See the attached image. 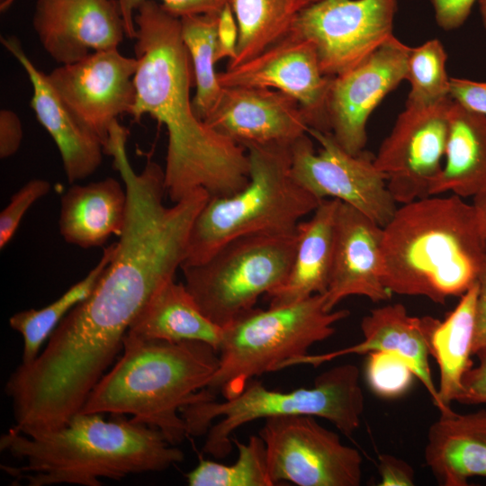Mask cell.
I'll return each instance as SVG.
<instances>
[{
    "label": "cell",
    "instance_id": "d4e9b609",
    "mask_svg": "<svg viewBox=\"0 0 486 486\" xmlns=\"http://www.w3.org/2000/svg\"><path fill=\"white\" fill-rule=\"evenodd\" d=\"M486 190V117L454 101L448 112L445 163L429 195L475 197Z\"/></svg>",
    "mask_w": 486,
    "mask_h": 486
},
{
    "label": "cell",
    "instance_id": "e0dca14e",
    "mask_svg": "<svg viewBox=\"0 0 486 486\" xmlns=\"http://www.w3.org/2000/svg\"><path fill=\"white\" fill-rule=\"evenodd\" d=\"M242 147L292 145L308 134L309 123L292 96L273 88L223 87L218 104L204 121Z\"/></svg>",
    "mask_w": 486,
    "mask_h": 486
},
{
    "label": "cell",
    "instance_id": "52a82bcc",
    "mask_svg": "<svg viewBox=\"0 0 486 486\" xmlns=\"http://www.w3.org/2000/svg\"><path fill=\"white\" fill-rule=\"evenodd\" d=\"M347 310H328L325 295L266 310L252 309L222 328L219 366L206 389L224 399L240 393L247 383L281 370L288 360L309 354L316 343L330 338Z\"/></svg>",
    "mask_w": 486,
    "mask_h": 486
},
{
    "label": "cell",
    "instance_id": "ee69618b",
    "mask_svg": "<svg viewBox=\"0 0 486 486\" xmlns=\"http://www.w3.org/2000/svg\"><path fill=\"white\" fill-rule=\"evenodd\" d=\"M16 0H4L0 2V11L5 12L9 9Z\"/></svg>",
    "mask_w": 486,
    "mask_h": 486
},
{
    "label": "cell",
    "instance_id": "4fadbf2b",
    "mask_svg": "<svg viewBox=\"0 0 486 486\" xmlns=\"http://www.w3.org/2000/svg\"><path fill=\"white\" fill-rule=\"evenodd\" d=\"M138 59L118 48L95 51L83 59L60 65L48 78L79 121L103 142L118 116L130 113L135 103Z\"/></svg>",
    "mask_w": 486,
    "mask_h": 486
},
{
    "label": "cell",
    "instance_id": "ffe728a7",
    "mask_svg": "<svg viewBox=\"0 0 486 486\" xmlns=\"http://www.w3.org/2000/svg\"><path fill=\"white\" fill-rule=\"evenodd\" d=\"M7 51L21 64L31 82V106L42 127L55 142L68 183L94 174L102 163L104 144L76 116L14 36L1 37Z\"/></svg>",
    "mask_w": 486,
    "mask_h": 486
},
{
    "label": "cell",
    "instance_id": "8992f818",
    "mask_svg": "<svg viewBox=\"0 0 486 486\" xmlns=\"http://www.w3.org/2000/svg\"><path fill=\"white\" fill-rule=\"evenodd\" d=\"M364 397L356 365L344 364L320 374L310 388L280 392L250 380L238 395L217 401H199L184 407L181 416L187 436L206 434L202 451L222 459L232 450L231 436L238 428L260 418L307 415L331 422L351 436L360 427Z\"/></svg>",
    "mask_w": 486,
    "mask_h": 486
},
{
    "label": "cell",
    "instance_id": "d6986e66",
    "mask_svg": "<svg viewBox=\"0 0 486 486\" xmlns=\"http://www.w3.org/2000/svg\"><path fill=\"white\" fill-rule=\"evenodd\" d=\"M439 320L410 316L400 303L388 304L372 310L361 321L364 339L345 348L324 354H307L286 361L281 367L296 365L314 367L347 355H364L373 351L392 352L402 357L412 369L415 377L428 391L433 404L438 408L437 388L432 379L428 363L430 338Z\"/></svg>",
    "mask_w": 486,
    "mask_h": 486
},
{
    "label": "cell",
    "instance_id": "83f0119b",
    "mask_svg": "<svg viewBox=\"0 0 486 486\" xmlns=\"http://www.w3.org/2000/svg\"><path fill=\"white\" fill-rule=\"evenodd\" d=\"M115 250L116 243L105 248L100 260L87 274L53 302L41 309L24 310L10 317V327L21 334L23 341L21 364L32 363L39 356L45 340L60 321L91 294L112 261Z\"/></svg>",
    "mask_w": 486,
    "mask_h": 486
},
{
    "label": "cell",
    "instance_id": "9a60e30c",
    "mask_svg": "<svg viewBox=\"0 0 486 486\" xmlns=\"http://www.w3.org/2000/svg\"><path fill=\"white\" fill-rule=\"evenodd\" d=\"M222 87L279 90L301 105L310 128L330 132L327 103L332 77L320 68L313 43L289 32L257 56L218 74Z\"/></svg>",
    "mask_w": 486,
    "mask_h": 486
},
{
    "label": "cell",
    "instance_id": "7bdbcfd3",
    "mask_svg": "<svg viewBox=\"0 0 486 486\" xmlns=\"http://www.w3.org/2000/svg\"><path fill=\"white\" fill-rule=\"evenodd\" d=\"M480 11H481L483 25L486 29V0L480 1Z\"/></svg>",
    "mask_w": 486,
    "mask_h": 486
},
{
    "label": "cell",
    "instance_id": "8fae6325",
    "mask_svg": "<svg viewBox=\"0 0 486 486\" xmlns=\"http://www.w3.org/2000/svg\"><path fill=\"white\" fill-rule=\"evenodd\" d=\"M397 1H313L300 11L290 32L311 41L322 73L335 77L393 36Z\"/></svg>",
    "mask_w": 486,
    "mask_h": 486
},
{
    "label": "cell",
    "instance_id": "cb8c5ba5",
    "mask_svg": "<svg viewBox=\"0 0 486 486\" xmlns=\"http://www.w3.org/2000/svg\"><path fill=\"white\" fill-rule=\"evenodd\" d=\"M126 337L169 342L200 341L218 351L222 328L204 315L184 284L172 279L141 308Z\"/></svg>",
    "mask_w": 486,
    "mask_h": 486
},
{
    "label": "cell",
    "instance_id": "ab89813d",
    "mask_svg": "<svg viewBox=\"0 0 486 486\" xmlns=\"http://www.w3.org/2000/svg\"><path fill=\"white\" fill-rule=\"evenodd\" d=\"M22 140V127L18 115L11 110L0 111V158L14 155Z\"/></svg>",
    "mask_w": 486,
    "mask_h": 486
},
{
    "label": "cell",
    "instance_id": "ba28073f",
    "mask_svg": "<svg viewBox=\"0 0 486 486\" xmlns=\"http://www.w3.org/2000/svg\"><path fill=\"white\" fill-rule=\"evenodd\" d=\"M296 244L297 232L232 239L204 262L182 266L184 285L204 315L224 328L283 284Z\"/></svg>",
    "mask_w": 486,
    "mask_h": 486
},
{
    "label": "cell",
    "instance_id": "5bb4252c",
    "mask_svg": "<svg viewBox=\"0 0 486 486\" xmlns=\"http://www.w3.org/2000/svg\"><path fill=\"white\" fill-rule=\"evenodd\" d=\"M410 50L393 35L355 68L332 77L327 103L330 132L348 153L364 150L370 114L406 80Z\"/></svg>",
    "mask_w": 486,
    "mask_h": 486
},
{
    "label": "cell",
    "instance_id": "836d02e7",
    "mask_svg": "<svg viewBox=\"0 0 486 486\" xmlns=\"http://www.w3.org/2000/svg\"><path fill=\"white\" fill-rule=\"evenodd\" d=\"M147 0H117L126 26L127 37L136 32L134 17L139 6ZM170 14L179 18L194 14H219L228 0H158Z\"/></svg>",
    "mask_w": 486,
    "mask_h": 486
},
{
    "label": "cell",
    "instance_id": "1f68e13d",
    "mask_svg": "<svg viewBox=\"0 0 486 486\" xmlns=\"http://www.w3.org/2000/svg\"><path fill=\"white\" fill-rule=\"evenodd\" d=\"M414 376L407 362L395 353L373 351L367 354L365 377L371 390L379 397L393 399L403 395Z\"/></svg>",
    "mask_w": 486,
    "mask_h": 486
},
{
    "label": "cell",
    "instance_id": "2e32d148",
    "mask_svg": "<svg viewBox=\"0 0 486 486\" xmlns=\"http://www.w3.org/2000/svg\"><path fill=\"white\" fill-rule=\"evenodd\" d=\"M32 26L45 51L60 65L118 48L127 37L117 0H37Z\"/></svg>",
    "mask_w": 486,
    "mask_h": 486
},
{
    "label": "cell",
    "instance_id": "8d00e7d4",
    "mask_svg": "<svg viewBox=\"0 0 486 486\" xmlns=\"http://www.w3.org/2000/svg\"><path fill=\"white\" fill-rule=\"evenodd\" d=\"M238 40V28L236 18L230 5L227 4L218 18L216 62L225 58L232 60L237 53Z\"/></svg>",
    "mask_w": 486,
    "mask_h": 486
},
{
    "label": "cell",
    "instance_id": "e575fe53",
    "mask_svg": "<svg viewBox=\"0 0 486 486\" xmlns=\"http://www.w3.org/2000/svg\"><path fill=\"white\" fill-rule=\"evenodd\" d=\"M478 364L469 369L463 377L461 393L456 401L464 405L486 403V346L474 354Z\"/></svg>",
    "mask_w": 486,
    "mask_h": 486
},
{
    "label": "cell",
    "instance_id": "4316f807",
    "mask_svg": "<svg viewBox=\"0 0 486 486\" xmlns=\"http://www.w3.org/2000/svg\"><path fill=\"white\" fill-rule=\"evenodd\" d=\"M238 28L237 53L227 68L240 65L284 39L308 0H228Z\"/></svg>",
    "mask_w": 486,
    "mask_h": 486
},
{
    "label": "cell",
    "instance_id": "d590c367",
    "mask_svg": "<svg viewBox=\"0 0 486 486\" xmlns=\"http://www.w3.org/2000/svg\"><path fill=\"white\" fill-rule=\"evenodd\" d=\"M449 94L463 107L486 117V82L450 77Z\"/></svg>",
    "mask_w": 486,
    "mask_h": 486
},
{
    "label": "cell",
    "instance_id": "5b68a950",
    "mask_svg": "<svg viewBox=\"0 0 486 486\" xmlns=\"http://www.w3.org/2000/svg\"><path fill=\"white\" fill-rule=\"evenodd\" d=\"M291 145H248L249 180L228 196H211L192 226L182 266L199 265L229 241L249 235L291 236L320 199L291 173ZM180 267V268H181Z\"/></svg>",
    "mask_w": 486,
    "mask_h": 486
},
{
    "label": "cell",
    "instance_id": "b9f144b4",
    "mask_svg": "<svg viewBox=\"0 0 486 486\" xmlns=\"http://www.w3.org/2000/svg\"><path fill=\"white\" fill-rule=\"evenodd\" d=\"M472 199V205L477 212L486 246V190Z\"/></svg>",
    "mask_w": 486,
    "mask_h": 486
},
{
    "label": "cell",
    "instance_id": "d6a6232c",
    "mask_svg": "<svg viewBox=\"0 0 486 486\" xmlns=\"http://www.w3.org/2000/svg\"><path fill=\"white\" fill-rule=\"evenodd\" d=\"M49 181L34 178L22 185L0 213V248L3 249L15 234L24 214L31 206L50 190Z\"/></svg>",
    "mask_w": 486,
    "mask_h": 486
},
{
    "label": "cell",
    "instance_id": "44dd1931",
    "mask_svg": "<svg viewBox=\"0 0 486 486\" xmlns=\"http://www.w3.org/2000/svg\"><path fill=\"white\" fill-rule=\"evenodd\" d=\"M428 431L426 465L442 486H467L472 477H486V410L439 411Z\"/></svg>",
    "mask_w": 486,
    "mask_h": 486
},
{
    "label": "cell",
    "instance_id": "7c38bea8",
    "mask_svg": "<svg viewBox=\"0 0 486 486\" xmlns=\"http://www.w3.org/2000/svg\"><path fill=\"white\" fill-rule=\"evenodd\" d=\"M452 102L406 105L381 144L374 164L385 175L397 203L430 196V187L443 167Z\"/></svg>",
    "mask_w": 486,
    "mask_h": 486
},
{
    "label": "cell",
    "instance_id": "603a6c76",
    "mask_svg": "<svg viewBox=\"0 0 486 486\" xmlns=\"http://www.w3.org/2000/svg\"><path fill=\"white\" fill-rule=\"evenodd\" d=\"M127 216V193L112 177L73 184L60 200L58 229L64 240L81 248L102 247L121 237Z\"/></svg>",
    "mask_w": 486,
    "mask_h": 486
},
{
    "label": "cell",
    "instance_id": "30bf717a",
    "mask_svg": "<svg viewBox=\"0 0 486 486\" xmlns=\"http://www.w3.org/2000/svg\"><path fill=\"white\" fill-rule=\"evenodd\" d=\"M308 134L319 142L320 150H314L307 134L291 145L294 180L319 199L338 200L384 227L398 207L374 156L365 150L348 153L331 132L309 128Z\"/></svg>",
    "mask_w": 486,
    "mask_h": 486
},
{
    "label": "cell",
    "instance_id": "f546056e",
    "mask_svg": "<svg viewBox=\"0 0 486 486\" xmlns=\"http://www.w3.org/2000/svg\"><path fill=\"white\" fill-rule=\"evenodd\" d=\"M238 449V459L232 464L201 459L186 474L190 486H274L267 469L266 444L259 435L251 436L248 443L231 438Z\"/></svg>",
    "mask_w": 486,
    "mask_h": 486
},
{
    "label": "cell",
    "instance_id": "74e56055",
    "mask_svg": "<svg viewBox=\"0 0 486 486\" xmlns=\"http://www.w3.org/2000/svg\"><path fill=\"white\" fill-rule=\"evenodd\" d=\"M380 486H412L415 484V472L406 461L390 454L378 455Z\"/></svg>",
    "mask_w": 486,
    "mask_h": 486
},
{
    "label": "cell",
    "instance_id": "ac0fdd59",
    "mask_svg": "<svg viewBox=\"0 0 486 486\" xmlns=\"http://www.w3.org/2000/svg\"><path fill=\"white\" fill-rule=\"evenodd\" d=\"M382 227L354 207L339 202L329 283L325 295L328 310L345 298L357 295L373 302L390 300L383 284Z\"/></svg>",
    "mask_w": 486,
    "mask_h": 486
},
{
    "label": "cell",
    "instance_id": "7a4b0ae2",
    "mask_svg": "<svg viewBox=\"0 0 486 486\" xmlns=\"http://www.w3.org/2000/svg\"><path fill=\"white\" fill-rule=\"evenodd\" d=\"M112 416L104 420L101 413L78 412L63 427L33 436L12 428L1 436V450L25 464L2 467L30 486H99L101 478L119 481L183 462L184 452L156 428Z\"/></svg>",
    "mask_w": 486,
    "mask_h": 486
},
{
    "label": "cell",
    "instance_id": "7402d4cb",
    "mask_svg": "<svg viewBox=\"0 0 486 486\" xmlns=\"http://www.w3.org/2000/svg\"><path fill=\"white\" fill-rule=\"evenodd\" d=\"M340 201L323 199L312 216L297 226V244L283 284L267 294L269 306L290 304L327 291L334 255Z\"/></svg>",
    "mask_w": 486,
    "mask_h": 486
},
{
    "label": "cell",
    "instance_id": "484cf974",
    "mask_svg": "<svg viewBox=\"0 0 486 486\" xmlns=\"http://www.w3.org/2000/svg\"><path fill=\"white\" fill-rule=\"evenodd\" d=\"M478 284L463 295L444 320H439L430 338L431 356L439 367L437 388L439 411L451 408L462 391L463 377L473 366L471 356L475 330Z\"/></svg>",
    "mask_w": 486,
    "mask_h": 486
},
{
    "label": "cell",
    "instance_id": "f35d334b",
    "mask_svg": "<svg viewBox=\"0 0 486 486\" xmlns=\"http://www.w3.org/2000/svg\"><path fill=\"white\" fill-rule=\"evenodd\" d=\"M439 27L450 31L467 19L475 0H430Z\"/></svg>",
    "mask_w": 486,
    "mask_h": 486
},
{
    "label": "cell",
    "instance_id": "4dcf8cb0",
    "mask_svg": "<svg viewBox=\"0 0 486 486\" xmlns=\"http://www.w3.org/2000/svg\"><path fill=\"white\" fill-rule=\"evenodd\" d=\"M446 63V53L437 39L410 48L406 75L410 91L406 105L428 106L451 99Z\"/></svg>",
    "mask_w": 486,
    "mask_h": 486
},
{
    "label": "cell",
    "instance_id": "9c48e42d",
    "mask_svg": "<svg viewBox=\"0 0 486 486\" xmlns=\"http://www.w3.org/2000/svg\"><path fill=\"white\" fill-rule=\"evenodd\" d=\"M258 435L266 444L273 485L359 486L363 458L338 434L315 417L279 416L265 419Z\"/></svg>",
    "mask_w": 486,
    "mask_h": 486
},
{
    "label": "cell",
    "instance_id": "60d3db41",
    "mask_svg": "<svg viewBox=\"0 0 486 486\" xmlns=\"http://www.w3.org/2000/svg\"><path fill=\"white\" fill-rule=\"evenodd\" d=\"M478 295L475 310V330L472 355L486 346V257L477 279Z\"/></svg>",
    "mask_w": 486,
    "mask_h": 486
},
{
    "label": "cell",
    "instance_id": "f6af8a7d",
    "mask_svg": "<svg viewBox=\"0 0 486 486\" xmlns=\"http://www.w3.org/2000/svg\"><path fill=\"white\" fill-rule=\"evenodd\" d=\"M308 1H309V3H310V2H313V1H317V0H308Z\"/></svg>",
    "mask_w": 486,
    "mask_h": 486
},
{
    "label": "cell",
    "instance_id": "277c9868",
    "mask_svg": "<svg viewBox=\"0 0 486 486\" xmlns=\"http://www.w3.org/2000/svg\"><path fill=\"white\" fill-rule=\"evenodd\" d=\"M123 353L88 395L82 413L130 415L158 429L172 445L186 435L181 410L216 399L206 387L219 353L200 341L169 342L125 336Z\"/></svg>",
    "mask_w": 486,
    "mask_h": 486
},
{
    "label": "cell",
    "instance_id": "3957f363",
    "mask_svg": "<svg viewBox=\"0 0 486 486\" xmlns=\"http://www.w3.org/2000/svg\"><path fill=\"white\" fill-rule=\"evenodd\" d=\"M383 284L445 304L477 283L486 246L472 203L430 195L398 207L382 227Z\"/></svg>",
    "mask_w": 486,
    "mask_h": 486
},
{
    "label": "cell",
    "instance_id": "f1b7e54d",
    "mask_svg": "<svg viewBox=\"0 0 486 486\" xmlns=\"http://www.w3.org/2000/svg\"><path fill=\"white\" fill-rule=\"evenodd\" d=\"M219 14H194L181 17V35L190 57L196 86L193 107L205 121L212 112L223 87L215 71Z\"/></svg>",
    "mask_w": 486,
    "mask_h": 486
},
{
    "label": "cell",
    "instance_id": "6da1fadb",
    "mask_svg": "<svg viewBox=\"0 0 486 486\" xmlns=\"http://www.w3.org/2000/svg\"><path fill=\"white\" fill-rule=\"evenodd\" d=\"M134 121L146 114L162 123L168 141L164 169L166 193L173 202L202 188L211 196H228L249 180L247 150L200 119L193 107L194 84L181 20L156 0L136 11Z\"/></svg>",
    "mask_w": 486,
    "mask_h": 486
}]
</instances>
